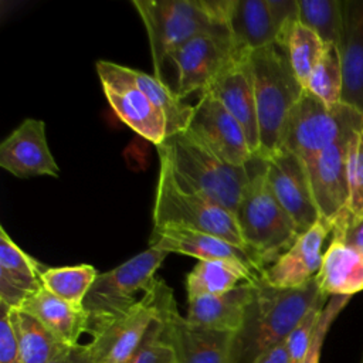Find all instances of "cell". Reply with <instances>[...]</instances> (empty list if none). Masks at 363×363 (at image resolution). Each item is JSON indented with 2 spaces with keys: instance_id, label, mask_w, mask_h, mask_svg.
Wrapping results in <instances>:
<instances>
[{
  "instance_id": "6da1fadb",
  "label": "cell",
  "mask_w": 363,
  "mask_h": 363,
  "mask_svg": "<svg viewBox=\"0 0 363 363\" xmlns=\"http://www.w3.org/2000/svg\"><path fill=\"white\" fill-rule=\"evenodd\" d=\"M320 295L316 279L302 288L281 289L259 278L242 325L233 336L228 363H254L261 354L285 342Z\"/></svg>"
},
{
  "instance_id": "d590c367",
  "label": "cell",
  "mask_w": 363,
  "mask_h": 363,
  "mask_svg": "<svg viewBox=\"0 0 363 363\" xmlns=\"http://www.w3.org/2000/svg\"><path fill=\"white\" fill-rule=\"evenodd\" d=\"M350 298L352 296H330L328 299V302L320 313L311 346H309L308 352L303 354V357L301 360H298L296 363H319L326 335H328L332 323L337 318V315L345 309V306L350 301Z\"/></svg>"
},
{
  "instance_id": "52a82bcc",
  "label": "cell",
  "mask_w": 363,
  "mask_h": 363,
  "mask_svg": "<svg viewBox=\"0 0 363 363\" xmlns=\"http://www.w3.org/2000/svg\"><path fill=\"white\" fill-rule=\"evenodd\" d=\"M167 254L149 247L116 268L98 274L84 301V309L88 315L86 333L96 335L136 305L142 298L136 295L150 289L156 281L155 274Z\"/></svg>"
},
{
  "instance_id": "2e32d148",
  "label": "cell",
  "mask_w": 363,
  "mask_h": 363,
  "mask_svg": "<svg viewBox=\"0 0 363 363\" xmlns=\"http://www.w3.org/2000/svg\"><path fill=\"white\" fill-rule=\"evenodd\" d=\"M332 230L333 223L320 217L309 230L299 234L286 252L262 271L261 281L281 289L308 285L320 269L323 242Z\"/></svg>"
},
{
  "instance_id": "7a4b0ae2",
  "label": "cell",
  "mask_w": 363,
  "mask_h": 363,
  "mask_svg": "<svg viewBox=\"0 0 363 363\" xmlns=\"http://www.w3.org/2000/svg\"><path fill=\"white\" fill-rule=\"evenodd\" d=\"M147 33L155 77L166 84L164 65L187 41L203 33L227 31L230 0H133Z\"/></svg>"
},
{
  "instance_id": "8fae6325",
  "label": "cell",
  "mask_w": 363,
  "mask_h": 363,
  "mask_svg": "<svg viewBox=\"0 0 363 363\" xmlns=\"http://www.w3.org/2000/svg\"><path fill=\"white\" fill-rule=\"evenodd\" d=\"M240 54L227 31L203 33L187 41L169 60L176 69V94L184 98L201 92Z\"/></svg>"
},
{
  "instance_id": "f546056e",
  "label": "cell",
  "mask_w": 363,
  "mask_h": 363,
  "mask_svg": "<svg viewBox=\"0 0 363 363\" xmlns=\"http://www.w3.org/2000/svg\"><path fill=\"white\" fill-rule=\"evenodd\" d=\"M281 47L286 51L292 71L305 89L311 72L322 58L328 45L316 33L301 21H296Z\"/></svg>"
},
{
  "instance_id": "f1b7e54d",
  "label": "cell",
  "mask_w": 363,
  "mask_h": 363,
  "mask_svg": "<svg viewBox=\"0 0 363 363\" xmlns=\"http://www.w3.org/2000/svg\"><path fill=\"white\" fill-rule=\"evenodd\" d=\"M98 277V271L89 264L47 268L43 275V286L60 299L77 308H84V301Z\"/></svg>"
},
{
  "instance_id": "8d00e7d4",
  "label": "cell",
  "mask_w": 363,
  "mask_h": 363,
  "mask_svg": "<svg viewBox=\"0 0 363 363\" xmlns=\"http://www.w3.org/2000/svg\"><path fill=\"white\" fill-rule=\"evenodd\" d=\"M332 223V237L363 254V214H356L345 207Z\"/></svg>"
},
{
  "instance_id": "3957f363",
  "label": "cell",
  "mask_w": 363,
  "mask_h": 363,
  "mask_svg": "<svg viewBox=\"0 0 363 363\" xmlns=\"http://www.w3.org/2000/svg\"><path fill=\"white\" fill-rule=\"evenodd\" d=\"M254 81L259 153L264 159L282 149L289 115L303 94L286 51L277 43L250 52Z\"/></svg>"
},
{
  "instance_id": "4fadbf2b",
  "label": "cell",
  "mask_w": 363,
  "mask_h": 363,
  "mask_svg": "<svg viewBox=\"0 0 363 363\" xmlns=\"http://www.w3.org/2000/svg\"><path fill=\"white\" fill-rule=\"evenodd\" d=\"M261 160L275 199L291 217L299 234L305 233L320 218L305 163L284 147Z\"/></svg>"
},
{
  "instance_id": "9c48e42d",
  "label": "cell",
  "mask_w": 363,
  "mask_h": 363,
  "mask_svg": "<svg viewBox=\"0 0 363 363\" xmlns=\"http://www.w3.org/2000/svg\"><path fill=\"white\" fill-rule=\"evenodd\" d=\"M160 337L179 363H228L234 333L190 323L179 313L173 291L163 279L155 284Z\"/></svg>"
},
{
  "instance_id": "30bf717a",
  "label": "cell",
  "mask_w": 363,
  "mask_h": 363,
  "mask_svg": "<svg viewBox=\"0 0 363 363\" xmlns=\"http://www.w3.org/2000/svg\"><path fill=\"white\" fill-rule=\"evenodd\" d=\"M96 72L105 98L116 116L143 139L159 146L167 136L163 112L133 82L128 67L111 61H96Z\"/></svg>"
},
{
  "instance_id": "d4e9b609",
  "label": "cell",
  "mask_w": 363,
  "mask_h": 363,
  "mask_svg": "<svg viewBox=\"0 0 363 363\" xmlns=\"http://www.w3.org/2000/svg\"><path fill=\"white\" fill-rule=\"evenodd\" d=\"M315 279L329 298L353 296L363 291V254L332 237Z\"/></svg>"
},
{
  "instance_id": "ffe728a7",
  "label": "cell",
  "mask_w": 363,
  "mask_h": 363,
  "mask_svg": "<svg viewBox=\"0 0 363 363\" xmlns=\"http://www.w3.org/2000/svg\"><path fill=\"white\" fill-rule=\"evenodd\" d=\"M342 104L363 113V0L343 1V30L337 44Z\"/></svg>"
},
{
  "instance_id": "ba28073f",
  "label": "cell",
  "mask_w": 363,
  "mask_h": 363,
  "mask_svg": "<svg viewBox=\"0 0 363 363\" xmlns=\"http://www.w3.org/2000/svg\"><path fill=\"white\" fill-rule=\"evenodd\" d=\"M362 128V112L345 104L329 108L303 91L289 115L282 147L306 163L340 138Z\"/></svg>"
},
{
  "instance_id": "d6986e66",
  "label": "cell",
  "mask_w": 363,
  "mask_h": 363,
  "mask_svg": "<svg viewBox=\"0 0 363 363\" xmlns=\"http://www.w3.org/2000/svg\"><path fill=\"white\" fill-rule=\"evenodd\" d=\"M149 247L166 251V252H177L183 255H190L197 258L199 261L204 259H224L235 264H242L248 267L255 274L261 275L262 269L257 265L252 255L238 247L234 245L217 235L182 228V227H153Z\"/></svg>"
},
{
  "instance_id": "4316f807",
  "label": "cell",
  "mask_w": 363,
  "mask_h": 363,
  "mask_svg": "<svg viewBox=\"0 0 363 363\" xmlns=\"http://www.w3.org/2000/svg\"><path fill=\"white\" fill-rule=\"evenodd\" d=\"M10 319L24 363H50L69 347L24 311L10 308Z\"/></svg>"
},
{
  "instance_id": "44dd1931",
  "label": "cell",
  "mask_w": 363,
  "mask_h": 363,
  "mask_svg": "<svg viewBox=\"0 0 363 363\" xmlns=\"http://www.w3.org/2000/svg\"><path fill=\"white\" fill-rule=\"evenodd\" d=\"M47 267L24 252L0 225V302L13 309L43 289Z\"/></svg>"
},
{
  "instance_id": "5bb4252c",
  "label": "cell",
  "mask_w": 363,
  "mask_h": 363,
  "mask_svg": "<svg viewBox=\"0 0 363 363\" xmlns=\"http://www.w3.org/2000/svg\"><path fill=\"white\" fill-rule=\"evenodd\" d=\"M201 92H207L218 99L237 119L247 136L254 157H257L259 153V129L250 52L237 54Z\"/></svg>"
},
{
  "instance_id": "1f68e13d",
  "label": "cell",
  "mask_w": 363,
  "mask_h": 363,
  "mask_svg": "<svg viewBox=\"0 0 363 363\" xmlns=\"http://www.w3.org/2000/svg\"><path fill=\"white\" fill-rule=\"evenodd\" d=\"M343 77L342 67L335 45H328L322 58L311 72L305 91L312 94L326 106L333 108L342 104Z\"/></svg>"
},
{
  "instance_id": "4dcf8cb0",
  "label": "cell",
  "mask_w": 363,
  "mask_h": 363,
  "mask_svg": "<svg viewBox=\"0 0 363 363\" xmlns=\"http://www.w3.org/2000/svg\"><path fill=\"white\" fill-rule=\"evenodd\" d=\"M298 18L326 45L337 47L343 30L342 0H298Z\"/></svg>"
},
{
  "instance_id": "9a60e30c",
  "label": "cell",
  "mask_w": 363,
  "mask_h": 363,
  "mask_svg": "<svg viewBox=\"0 0 363 363\" xmlns=\"http://www.w3.org/2000/svg\"><path fill=\"white\" fill-rule=\"evenodd\" d=\"M155 284L156 281L136 305L92 336L88 345L95 363H126L130 359L157 318Z\"/></svg>"
},
{
  "instance_id": "83f0119b",
  "label": "cell",
  "mask_w": 363,
  "mask_h": 363,
  "mask_svg": "<svg viewBox=\"0 0 363 363\" xmlns=\"http://www.w3.org/2000/svg\"><path fill=\"white\" fill-rule=\"evenodd\" d=\"M128 72L133 82L147 95V98L163 112L167 123V136L187 129L194 105L186 104L177 94L157 79L155 75L128 67ZM166 136V138H167Z\"/></svg>"
},
{
  "instance_id": "e0dca14e",
  "label": "cell",
  "mask_w": 363,
  "mask_h": 363,
  "mask_svg": "<svg viewBox=\"0 0 363 363\" xmlns=\"http://www.w3.org/2000/svg\"><path fill=\"white\" fill-rule=\"evenodd\" d=\"M356 132L340 138L305 163L312 196L322 218L332 221L347 206V152Z\"/></svg>"
},
{
  "instance_id": "e575fe53",
  "label": "cell",
  "mask_w": 363,
  "mask_h": 363,
  "mask_svg": "<svg viewBox=\"0 0 363 363\" xmlns=\"http://www.w3.org/2000/svg\"><path fill=\"white\" fill-rule=\"evenodd\" d=\"M162 323L156 318L126 363H179L172 347L160 337Z\"/></svg>"
},
{
  "instance_id": "7402d4cb",
  "label": "cell",
  "mask_w": 363,
  "mask_h": 363,
  "mask_svg": "<svg viewBox=\"0 0 363 363\" xmlns=\"http://www.w3.org/2000/svg\"><path fill=\"white\" fill-rule=\"evenodd\" d=\"M254 282H242L221 295H204L187 299L186 319L190 323L235 333L244 320L248 303L255 291Z\"/></svg>"
},
{
  "instance_id": "60d3db41",
  "label": "cell",
  "mask_w": 363,
  "mask_h": 363,
  "mask_svg": "<svg viewBox=\"0 0 363 363\" xmlns=\"http://www.w3.org/2000/svg\"><path fill=\"white\" fill-rule=\"evenodd\" d=\"M254 363H291L286 340L261 354Z\"/></svg>"
},
{
  "instance_id": "603a6c76",
  "label": "cell",
  "mask_w": 363,
  "mask_h": 363,
  "mask_svg": "<svg viewBox=\"0 0 363 363\" xmlns=\"http://www.w3.org/2000/svg\"><path fill=\"white\" fill-rule=\"evenodd\" d=\"M17 309L34 316L65 346L78 345L82 333L88 332L85 309L72 306L45 288L31 295Z\"/></svg>"
},
{
  "instance_id": "277c9868",
  "label": "cell",
  "mask_w": 363,
  "mask_h": 363,
  "mask_svg": "<svg viewBox=\"0 0 363 363\" xmlns=\"http://www.w3.org/2000/svg\"><path fill=\"white\" fill-rule=\"evenodd\" d=\"M250 172L235 218L247 250L264 271L294 245L299 231L275 199L267 180L264 162L254 157Z\"/></svg>"
},
{
  "instance_id": "f35d334b",
  "label": "cell",
  "mask_w": 363,
  "mask_h": 363,
  "mask_svg": "<svg viewBox=\"0 0 363 363\" xmlns=\"http://www.w3.org/2000/svg\"><path fill=\"white\" fill-rule=\"evenodd\" d=\"M0 363H24L10 319V306L0 302Z\"/></svg>"
},
{
  "instance_id": "484cf974",
  "label": "cell",
  "mask_w": 363,
  "mask_h": 363,
  "mask_svg": "<svg viewBox=\"0 0 363 363\" xmlns=\"http://www.w3.org/2000/svg\"><path fill=\"white\" fill-rule=\"evenodd\" d=\"M259 278L261 275L242 264L224 259L197 261L186 277L187 299L204 295H221L242 282H254Z\"/></svg>"
},
{
  "instance_id": "7c38bea8",
  "label": "cell",
  "mask_w": 363,
  "mask_h": 363,
  "mask_svg": "<svg viewBox=\"0 0 363 363\" xmlns=\"http://www.w3.org/2000/svg\"><path fill=\"white\" fill-rule=\"evenodd\" d=\"M186 130L233 166H248L254 160L241 125L207 92L200 94Z\"/></svg>"
},
{
  "instance_id": "5b68a950",
  "label": "cell",
  "mask_w": 363,
  "mask_h": 363,
  "mask_svg": "<svg viewBox=\"0 0 363 363\" xmlns=\"http://www.w3.org/2000/svg\"><path fill=\"white\" fill-rule=\"evenodd\" d=\"M170 162L177 182L235 214L250 180L248 166H233L199 142L187 130L167 136L156 146Z\"/></svg>"
},
{
  "instance_id": "cb8c5ba5",
  "label": "cell",
  "mask_w": 363,
  "mask_h": 363,
  "mask_svg": "<svg viewBox=\"0 0 363 363\" xmlns=\"http://www.w3.org/2000/svg\"><path fill=\"white\" fill-rule=\"evenodd\" d=\"M227 28L238 52H251L277 43L267 0H230Z\"/></svg>"
},
{
  "instance_id": "ac0fdd59",
  "label": "cell",
  "mask_w": 363,
  "mask_h": 363,
  "mask_svg": "<svg viewBox=\"0 0 363 363\" xmlns=\"http://www.w3.org/2000/svg\"><path fill=\"white\" fill-rule=\"evenodd\" d=\"M0 166L20 177L60 174L45 136V123L40 119H24L1 143Z\"/></svg>"
},
{
  "instance_id": "b9f144b4",
  "label": "cell",
  "mask_w": 363,
  "mask_h": 363,
  "mask_svg": "<svg viewBox=\"0 0 363 363\" xmlns=\"http://www.w3.org/2000/svg\"><path fill=\"white\" fill-rule=\"evenodd\" d=\"M362 363H363V360H362Z\"/></svg>"
},
{
  "instance_id": "74e56055",
  "label": "cell",
  "mask_w": 363,
  "mask_h": 363,
  "mask_svg": "<svg viewBox=\"0 0 363 363\" xmlns=\"http://www.w3.org/2000/svg\"><path fill=\"white\" fill-rule=\"evenodd\" d=\"M277 30V44L282 45L298 18V0H267Z\"/></svg>"
},
{
  "instance_id": "8992f818",
  "label": "cell",
  "mask_w": 363,
  "mask_h": 363,
  "mask_svg": "<svg viewBox=\"0 0 363 363\" xmlns=\"http://www.w3.org/2000/svg\"><path fill=\"white\" fill-rule=\"evenodd\" d=\"M157 155L160 166L153 206V227L169 225L197 230L247 250L235 214L214 200L182 186L173 174L169 159L159 150Z\"/></svg>"
},
{
  "instance_id": "836d02e7",
  "label": "cell",
  "mask_w": 363,
  "mask_h": 363,
  "mask_svg": "<svg viewBox=\"0 0 363 363\" xmlns=\"http://www.w3.org/2000/svg\"><path fill=\"white\" fill-rule=\"evenodd\" d=\"M347 208L363 214V128L354 133L347 152Z\"/></svg>"
},
{
  "instance_id": "d6a6232c",
  "label": "cell",
  "mask_w": 363,
  "mask_h": 363,
  "mask_svg": "<svg viewBox=\"0 0 363 363\" xmlns=\"http://www.w3.org/2000/svg\"><path fill=\"white\" fill-rule=\"evenodd\" d=\"M328 299H329V296L322 294L318 298V301L311 306V309L305 313V316L298 322V325L294 328V330L289 333V336L286 339V347L289 352L291 363H296L308 352L311 342L313 339L320 313H322Z\"/></svg>"
},
{
  "instance_id": "ab89813d",
  "label": "cell",
  "mask_w": 363,
  "mask_h": 363,
  "mask_svg": "<svg viewBox=\"0 0 363 363\" xmlns=\"http://www.w3.org/2000/svg\"><path fill=\"white\" fill-rule=\"evenodd\" d=\"M50 363H95V359L88 343H78L75 346L67 347Z\"/></svg>"
}]
</instances>
